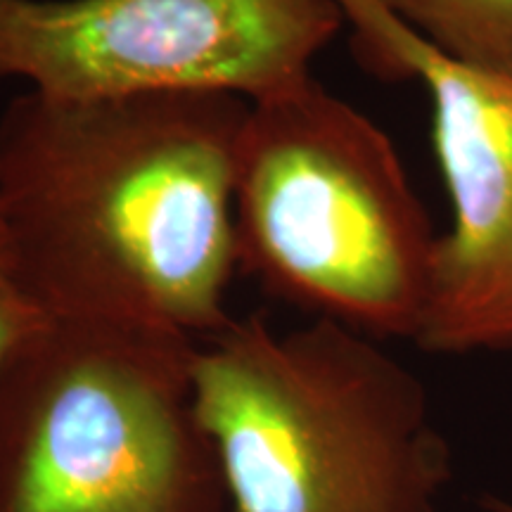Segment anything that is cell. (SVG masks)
Wrapping results in <instances>:
<instances>
[{"label":"cell","instance_id":"6da1fadb","mask_svg":"<svg viewBox=\"0 0 512 512\" xmlns=\"http://www.w3.org/2000/svg\"><path fill=\"white\" fill-rule=\"evenodd\" d=\"M245 114L233 93L12 98L0 207L43 316L226 330Z\"/></svg>","mask_w":512,"mask_h":512},{"label":"cell","instance_id":"5b68a950","mask_svg":"<svg viewBox=\"0 0 512 512\" xmlns=\"http://www.w3.org/2000/svg\"><path fill=\"white\" fill-rule=\"evenodd\" d=\"M337 0H0V81L55 98L233 93L311 76Z\"/></svg>","mask_w":512,"mask_h":512},{"label":"cell","instance_id":"8992f818","mask_svg":"<svg viewBox=\"0 0 512 512\" xmlns=\"http://www.w3.org/2000/svg\"><path fill=\"white\" fill-rule=\"evenodd\" d=\"M337 5L366 67L430 95L453 219L415 344L444 356L512 349V76L444 55L377 0Z\"/></svg>","mask_w":512,"mask_h":512},{"label":"cell","instance_id":"52a82bcc","mask_svg":"<svg viewBox=\"0 0 512 512\" xmlns=\"http://www.w3.org/2000/svg\"><path fill=\"white\" fill-rule=\"evenodd\" d=\"M453 60L512 76V0H377Z\"/></svg>","mask_w":512,"mask_h":512},{"label":"cell","instance_id":"277c9868","mask_svg":"<svg viewBox=\"0 0 512 512\" xmlns=\"http://www.w3.org/2000/svg\"><path fill=\"white\" fill-rule=\"evenodd\" d=\"M197 347L133 320L46 318L0 370V512H230Z\"/></svg>","mask_w":512,"mask_h":512},{"label":"cell","instance_id":"3957f363","mask_svg":"<svg viewBox=\"0 0 512 512\" xmlns=\"http://www.w3.org/2000/svg\"><path fill=\"white\" fill-rule=\"evenodd\" d=\"M238 268L280 302L415 342L439 235L392 138L316 76L247 100L235 152Z\"/></svg>","mask_w":512,"mask_h":512},{"label":"cell","instance_id":"9c48e42d","mask_svg":"<svg viewBox=\"0 0 512 512\" xmlns=\"http://www.w3.org/2000/svg\"><path fill=\"white\" fill-rule=\"evenodd\" d=\"M489 508L494 512H512V505L501 503V501H489Z\"/></svg>","mask_w":512,"mask_h":512},{"label":"cell","instance_id":"ba28073f","mask_svg":"<svg viewBox=\"0 0 512 512\" xmlns=\"http://www.w3.org/2000/svg\"><path fill=\"white\" fill-rule=\"evenodd\" d=\"M43 323L46 316L24 285L8 223L0 207V370L43 328Z\"/></svg>","mask_w":512,"mask_h":512},{"label":"cell","instance_id":"7a4b0ae2","mask_svg":"<svg viewBox=\"0 0 512 512\" xmlns=\"http://www.w3.org/2000/svg\"><path fill=\"white\" fill-rule=\"evenodd\" d=\"M192 380L230 512H439L451 446L377 339L254 313L200 342Z\"/></svg>","mask_w":512,"mask_h":512}]
</instances>
